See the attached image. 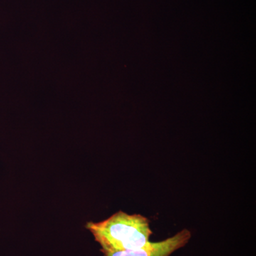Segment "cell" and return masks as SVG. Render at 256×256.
I'll return each instance as SVG.
<instances>
[{
    "instance_id": "7a4b0ae2",
    "label": "cell",
    "mask_w": 256,
    "mask_h": 256,
    "mask_svg": "<svg viewBox=\"0 0 256 256\" xmlns=\"http://www.w3.org/2000/svg\"><path fill=\"white\" fill-rule=\"evenodd\" d=\"M192 234L183 229L174 236L159 242H150L140 249L124 252H104V256H170L178 249L184 247L190 242Z\"/></svg>"
},
{
    "instance_id": "6da1fadb",
    "label": "cell",
    "mask_w": 256,
    "mask_h": 256,
    "mask_svg": "<svg viewBox=\"0 0 256 256\" xmlns=\"http://www.w3.org/2000/svg\"><path fill=\"white\" fill-rule=\"evenodd\" d=\"M86 228L92 232L100 252H124L142 248L152 234L150 220L140 214L130 215L122 210L100 222H88Z\"/></svg>"
}]
</instances>
